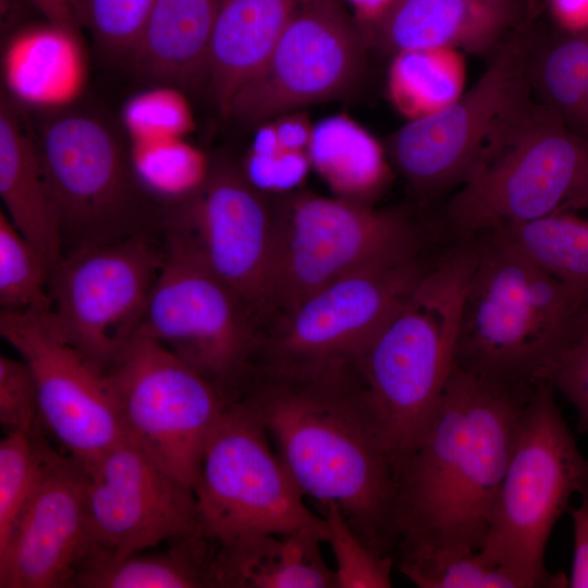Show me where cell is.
<instances>
[{
    "label": "cell",
    "mask_w": 588,
    "mask_h": 588,
    "mask_svg": "<svg viewBox=\"0 0 588 588\" xmlns=\"http://www.w3.org/2000/svg\"><path fill=\"white\" fill-rule=\"evenodd\" d=\"M264 426L305 497L336 504L377 554L395 559V474L353 362H252L229 397Z\"/></svg>",
    "instance_id": "cell-1"
},
{
    "label": "cell",
    "mask_w": 588,
    "mask_h": 588,
    "mask_svg": "<svg viewBox=\"0 0 588 588\" xmlns=\"http://www.w3.org/2000/svg\"><path fill=\"white\" fill-rule=\"evenodd\" d=\"M534 388L454 366L430 421L395 469V558L482 547Z\"/></svg>",
    "instance_id": "cell-2"
},
{
    "label": "cell",
    "mask_w": 588,
    "mask_h": 588,
    "mask_svg": "<svg viewBox=\"0 0 588 588\" xmlns=\"http://www.w3.org/2000/svg\"><path fill=\"white\" fill-rule=\"evenodd\" d=\"M478 255V240L461 238L431 261L408 299L353 360L394 473L426 429L454 369Z\"/></svg>",
    "instance_id": "cell-3"
},
{
    "label": "cell",
    "mask_w": 588,
    "mask_h": 588,
    "mask_svg": "<svg viewBox=\"0 0 588 588\" xmlns=\"http://www.w3.org/2000/svg\"><path fill=\"white\" fill-rule=\"evenodd\" d=\"M455 367L520 389L544 370L587 298L495 233L478 236Z\"/></svg>",
    "instance_id": "cell-4"
},
{
    "label": "cell",
    "mask_w": 588,
    "mask_h": 588,
    "mask_svg": "<svg viewBox=\"0 0 588 588\" xmlns=\"http://www.w3.org/2000/svg\"><path fill=\"white\" fill-rule=\"evenodd\" d=\"M460 186L445 205L460 238L558 211L588 213V138L530 100L497 128Z\"/></svg>",
    "instance_id": "cell-5"
},
{
    "label": "cell",
    "mask_w": 588,
    "mask_h": 588,
    "mask_svg": "<svg viewBox=\"0 0 588 588\" xmlns=\"http://www.w3.org/2000/svg\"><path fill=\"white\" fill-rule=\"evenodd\" d=\"M555 391L535 385L523 412L480 551L511 572L523 588L567 587L547 569L552 530L574 494L588 493V457L563 418Z\"/></svg>",
    "instance_id": "cell-6"
},
{
    "label": "cell",
    "mask_w": 588,
    "mask_h": 588,
    "mask_svg": "<svg viewBox=\"0 0 588 588\" xmlns=\"http://www.w3.org/2000/svg\"><path fill=\"white\" fill-rule=\"evenodd\" d=\"M278 196L275 245L260 329L345 275L422 255L421 230L400 210L302 189Z\"/></svg>",
    "instance_id": "cell-7"
},
{
    "label": "cell",
    "mask_w": 588,
    "mask_h": 588,
    "mask_svg": "<svg viewBox=\"0 0 588 588\" xmlns=\"http://www.w3.org/2000/svg\"><path fill=\"white\" fill-rule=\"evenodd\" d=\"M262 424L243 405H226L201 451L193 485L200 530L217 546L262 534L311 530L328 537L324 518L270 445Z\"/></svg>",
    "instance_id": "cell-8"
},
{
    "label": "cell",
    "mask_w": 588,
    "mask_h": 588,
    "mask_svg": "<svg viewBox=\"0 0 588 588\" xmlns=\"http://www.w3.org/2000/svg\"><path fill=\"white\" fill-rule=\"evenodd\" d=\"M167 233L162 267L138 330L197 369L228 400L255 354L257 323L186 231L173 223Z\"/></svg>",
    "instance_id": "cell-9"
},
{
    "label": "cell",
    "mask_w": 588,
    "mask_h": 588,
    "mask_svg": "<svg viewBox=\"0 0 588 588\" xmlns=\"http://www.w3.org/2000/svg\"><path fill=\"white\" fill-rule=\"evenodd\" d=\"M103 371L125 438L193 488L205 442L226 405L223 393L140 330Z\"/></svg>",
    "instance_id": "cell-10"
},
{
    "label": "cell",
    "mask_w": 588,
    "mask_h": 588,
    "mask_svg": "<svg viewBox=\"0 0 588 588\" xmlns=\"http://www.w3.org/2000/svg\"><path fill=\"white\" fill-rule=\"evenodd\" d=\"M36 140L63 254L149 232L130 155L103 121L61 112L42 125Z\"/></svg>",
    "instance_id": "cell-11"
},
{
    "label": "cell",
    "mask_w": 588,
    "mask_h": 588,
    "mask_svg": "<svg viewBox=\"0 0 588 588\" xmlns=\"http://www.w3.org/2000/svg\"><path fill=\"white\" fill-rule=\"evenodd\" d=\"M163 258L149 232L63 254L49 273L50 323L105 370L138 330Z\"/></svg>",
    "instance_id": "cell-12"
},
{
    "label": "cell",
    "mask_w": 588,
    "mask_h": 588,
    "mask_svg": "<svg viewBox=\"0 0 588 588\" xmlns=\"http://www.w3.org/2000/svg\"><path fill=\"white\" fill-rule=\"evenodd\" d=\"M530 53L520 38L506 41L469 91L390 137L391 159L416 193L439 194L469 176L497 128L531 100Z\"/></svg>",
    "instance_id": "cell-13"
},
{
    "label": "cell",
    "mask_w": 588,
    "mask_h": 588,
    "mask_svg": "<svg viewBox=\"0 0 588 588\" xmlns=\"http://www.w3.org/2000/svg\"><path fill=\"white\" fill-rule=\"evenodd\" d=\"M367 47L341 0H298L271 53L224 117L258 126L343 97L363 78Z\"/></svg>",
    "instance_id": "cell-14"
},
{
    "label": "cell",
    "mask_w": 588,
    "mask_h": 588,
    "mask_svg": "<svg viewBox=\"0 0 588 588\" xmlns=\"http://www.w3.org/2000/svg\"><path fill=\"white\" fill-rule=\"evenodd\" d=\"M429 265L421 255L351 273L313 292L260 331L252 362L354 360L408 299Z\"/></svg>",
    "instance_id": "cell-15"
},
{
    "label": "cell",
    "mask_w": 588,
    "mask_h": 588,
    "mask_svg": "<svg viewBox=\"0 0 588 588\" xmlns=\"http://www.w3.org/2000/svg\"><path fill=\"white\" fill-rule=\"evenodd\" d=\"M82 464L93 549L83 568L169 543L199 528L193 488L127 438Z\"/></svg>",
    "instance_id": "cell-16"
},
{
    "label": "cell",
    "mask_w": 588,
    "mask_h": 588,
    "mask_svg": "<svg viewBox=\"0 0 588 588\" xmlns=\"http://www.w3.org/2000/svg\"><path fill=\"white\" fill-rule=\"evenodd\" d=\"M1 336L28 366L42 427L87 463L125 438L105 371L52 327L46 311H0Z\"/></svg>",
    "instance_id": "cell-17"
},
{
    "label": "cell",
    "mask_w": 588,
    "mask_h": 588,
    "mask_svg": "<svg viewBox=\"0 0 588 588\" xmlns=\"http://www.w3.org/2000/svg\"><path fill=\"white\" fill-rule=\"evenodd\" d=\"M174 219L212 271L249 311L258 330L275 245L274 197L241 168L220 163Z\"/></svg>",
    "instance_id": "cell-18"
},
{
    "label": "cell",
    "mask_w": 588,
    "mask_h": 588,
    "mask_svg": "<svg viewBox=\"0 0 588 588\" xmlns=\"http://www.w3.org/2000/svg\"><path fill=\"white\" fill-rule=\"evenodd\" d=\"M85 468L56 451L0 547L1 588H68L91 556Z\"/></svg>",
    "instance_id": "cell-19"
},
{
    "label": "cell",
    "mask_w": 588,
    "mask_h": 588,
    "mask_svg": "<svg viewBox=\"0 0 588 588\" xmlns=\"http://www.w3.org/2000/svg\"><path fill=\"white\" fill-rule=\"evenodd\" d=\"M512 16L511 0H396L366 42L393 54L429 48L480 52L498 46Z\"/></svg>",
    "instance_id": "cell-20"
},
{
    "label": "cell",
    "mask_w": 588,
    "mask_h": 588,
    "mask_svg": "<svg viewBox=\"0 0 588 588\" xmlns=\"http://www.w3.org/2000/svg\"><path fill=\"white\" fill-rule=\"evenodd\" d=\"M11 99L37 109H62L83 91L87 66L78 30L46 21L12 34L2 54Z\"/></svg>",
    "instance_id": "cell-21"
},
{
    "label": "cell",
    "mask_w": 588,
    "mask_h": 588,
    "mask_svg": "<svg viewBox=\"0 0 588 588\" xmlns=\"http://www.w3.org/2000/svg\"><path fill=\"white\" fill-rule=\"evenodd\" d=\"M0 196L2 210L52 268L63 256L57 210L36 137L8 97L0 106Z\"/></svg>",
    "instance_id": "cell-22"
},
{
    "label": "cell",
    "mask_w": 588,
    "mask_h": 588,
    "mask_svg": "<svg viewBox=\"0 0 588 588\" xmlns=\"http://www.w3.org/2000/svg\"><path fill=\"white\" fill-rule=\"evenodd\" d=\"M220 0H156L131 54L135 68L167 85H207Z\"/></svg>",
    "instance_id": "cell-23"
},
{
    "label": "cell",
    "mask_w": 588,
    "mask_h": 588,
    "mask_svg": "<svg viewBox=\"0 0 588 588\" xmlns=\"http://www.w3.org/2000/svg\"><path fill=\"white\" fill-rule=\"evenodd\" d=\"M298 0H220L207 86L220 112L260 70Z\"/></svg>",
    "instance_id": "cell-24"
},
{
    "label": "cell",
    "mask_w": 588,
    "mask_h": 588,
    "mask_svg": "<svg viewBox=\"0 0 588 588\" xmlns=\"http://www.w3.org/2000/svg\"><path fill=\"white\" fill-rule=\"evenodd\" d=\"M311 530L262 532L217 546L219 588H336L334 569L326 563Z\"/></svg>",
    "instance_id": "cell-25"
},
{
    "label": "cell",
    "mask_w": 588,
    "mask_h": 588,
    "mask_svg": "<svg viewBox=\"0 0 588 588\" xmlns=\"http://www.w3.org/2000/svg\"><path fill=\"white\" fill-rule=\"evenodd\" d=\"M217 544L198 528L161 551H140L90 564L72 587L79 588H219Z\"/></svg>",
    "instance_id": "cell-26"
},
{
    "label": "cell",
    "mask_w": 588,
    "mask_h": 588,
    "mask_svg": "<svg viewBox=\"0 0 588 588\" xmlns=\"http://www.w3.org/2000/svg\"><path fill=\"white\" fill-rule=\"evenodd\" d=\"M307 154L311 167L341 198L369 204L390 179L380 143L346 114L314 125Z\"/></svg>",
    "instance_id": "cell-27"
},
{
    "label": "cell",
    "mask_w": 588,
    "mask_h": 588,
    "mask_svg": "<svg viewBox=\"0 0 588 588\" xmlns=\"http://www.w3.org/2000/svg\"><path fill=\"white\" fill-rule=\"evenodd\" d=\"M465 63L451 48L406 50L393 54L388 94L408 121L436 113L464 93Z\"/></svg>",
    "instance_id": "cell-28"
},
{
    "label": "cell",
    "mask_w": 588,
    "mask_h": 588,
    "mask_svg": "<svg viewBox=\"0 0 588 588\" xmlns=\"http://www.w3.org/2000/svg\"><path fill=\"white\" fill-rule=\"evenodd\" d=\"M492 233L588 297V216L558 211Z\"/></svg>",
    "instance_id": "cell-29"
},
{
    "label": "cell",
    "mask_w": 588,
    "mask_h": 588,
    "mask_svg": "<svg viewBox=\"0 0 588 588\" xmlns=\"http://www.w3.org/2000/svg\"><path fill=\"white\" fill-rule=\"evenodd\" d=\"M529 82L538 102L573 127L588 88V28L573 30L541 52L531 50Z\"/></svg>",
    "instance_id": "cell-30"
},
{
    "label": "cell",
    "mask_w": 588,
    "mask_h": 588,
    "mask_svg": "<svg viewBox=\"0 0 588 588\" xmlns=\"http://www.w3.org/2000/svg\"><path fill=\"white\" fill-rule=\"evenodd\" d=\"M130 162L142 189L169 201H185L205 184L211 166L185 138L131 144Z\"/></svg>",
    "instance_id": "cell-31"
},
{
    "label": "cell",
    "mask_w": 588,
    "mask_h": 588,
    "mask_svg": "<svg viewBox=\"0 0 588 588\" xmlns=\"http://www.w3.org/2000/svg\"><path fill=\"white\" fill-rule=\"evenodd\" d=\"M395 565L420 588H523L511 572L490 561L480 549L401 553Z\"/></svg>",
    "instance_id": "cell-32"
},
{
    "label": "cell",
    "mask_w": 588,
    "mask_h": 588,
    "mask_svg": "<svg viewBox=\"0 0 588 588\" xmlns=\"http://www.w3.org/2000/svg\"><path fill=\"white\" fill-rule=\"evenodd\" d=\"M50 266L0 211V306L2 311H46Z\"/></svg>",
    "instance_id": "cell-33"
},
{
    "label": "cell",
    "mask_w": 588,
    "mask_h": 588,
    "mask_svg": "<svg viewBox=\"0 0 588 588\" xmlns=\"http://www.w3.org/2000/svg\"><path fill=\"white\" fill-rule=\"evenodd\" d=\"M46 432H7L0 441V547L37 488L56 450Z\"/></svg>",
    "instance_id": "cell-34"
},
{
    "label": "cell",
    "mask_w": 588,
    "mask_h": 588,
    "mask_svg": "<svg viewBox=\"0 0 588 588\" xmlns=\"http://www.w3.org/2000/svg\"><path fill=\"white\" fill-rule=\"evenodd\" d=\"M335 560L336 588L392 587L395 559L372 551L354 531L336 504L318 505Z\"/></svg>",
    "instance_id": "cell-35"
},
{
    "label": "cell",
    "mask_w": 588,
    "mask_h": 588,
    "mask_svg": "<svg viewBox=\"0 0 588 588\" xmlns=\"http://www.w3.org/2000/svg\"><path fill=\"white\" fill-rule=\"evenodd\" d=\"M122 121L131 144L185 138L195 128L186 97L175 86L167 84L128 99Z\"/></svg>",
    "instance_id": "cell-36"
},
{
    "label": "cell",
    "mask_w": 588,
    "mask_h": 588,
    "mask_svg": "<svg viewBox=\"0 0 588 588\" xmlns=\"http://www.w3.org/2000/svg\"><path fill=\"white\" fill-rule=\"evenodd\" d=\"M543 382L575 409L577 430L588 431V297L583 302L551 357Z\"/></svg>",
    "instance_id": "cell-37"
},
{
    "label": "cell",
    "mask_w": 588,
    "mask_h": 588,
    "mask_svg": "<svg viewBox=\"0 0 588 588\" xmlns=\"http://www.w3.org/2000/svg\"><path fill=\"white\" fill-rule=\"evenodd\" d=\"M156 0H74L79 26L112 57L131 54Z\"/></svg>",
    "instance_id": "cell-38"
},
{
    "label": "cell",
    "mask_w": 588,
    "mask_h": 588,
    "mask_svg": "<svg viewBox=\"0 0 588 588\" xmlns=\"http://www.w3.org/2000/svg\"><path fill=\"white\" fill-rule=\"evenodd\" d=\"M0 424L4 432H46L34 377L20 358L0 356Z\"/></svg>",
    "instance_id": "cell-39"
},
{
    "label": "cell",
    "mask_w": 588,
    "mask_h": 588,
    "mask_svg": "<svg viewBox=\"0 0 588 588\" xmlns=\"http://www.w3.org/2000/svg\"><path fill=\"white\" fill-rule=\"evenodd\" d=\"M310 167L307 151L282 150L270 156L248 151L241 169L258 189L284 194L302 183Z\"/></svg>",
    "instance_id": "cell-40"
},
{
    "label": "cell",
    "mask_w": 588,
    "mask_h": 588,
    "mask_svg": "<svg viewBox=\"0 0 588 588\" xmlns=\"http://www.w3.org/2000/svg\"><path fill=\"white\" fill-rule=\"evenodd\" d=\"M568 513L573 523V560L567 587L588 588V493Z\"/></svg>",
    "instance_id": "cell-41"
},
{
    "label": "cell",
    "mask_w": 588,
    "mask_h": 588,
    "mask_svg": "<svg viewBox=\"0 0 588 588\" xmlns=\"http://www.w3.org/2000/svg\"><path fill=\"white\" fill-rule=\"evenodd\" d=\"M284 150L307 151L314 131L307 114L297 110L271 120Z\"/></svg>",
    "instance_id": "cell-42"
},
{
    "label": "cell",
    "mask_w": 588,
    "mask_h": 588,
    "mask_svg": "<svg viewBox=\"0 0 588 588\" xmlns=\"http://www.w3.org/2000/svg\"><path fill=\"white\" fill-rule=\"evenodd\" d=\"M352 11V17L364 40L396 0H341Z\"/></svg>",
    "instance_id": "cell-43"
},
{
    "label": "cell",
    "mask_w": 588,
    "mask_h": 588,
    "mask_svg": "<svg viewBox=\"0 0 588 588\" xmlns=\"http://www.w3.org/2000/svg\"><path fill=\"white\" fill-rule=\"evenodd\" d=\"M29 2L46 21L75 30L79 29L74 0H29Z\"/></svg>",
    "instance_id": "cell-44"
},
{
    "label": "cell",
    "mask_w": 588,
    "mask_h": 588,
    "mask_svg": "<svg viewBox=\"0 0 588 588\" xmlns=\"http://www.w3.org/2000/svg\"><path fill=\"white\" fill-rule=\"evenodd\" d=\"M558 20L567 28H588V0H551Z\"/></svg>",
    "instance_id": "cell-45"
},
{
    "label": "cell",
    "mask_w": 588,
    "mask_h": 588,
    "mask_svg": "<svg viewBox=\"0 0 588 588\" xmlns=\"http://www.w3.org/2000/svg\"><path fill=\"white\" fill-rule=\"evenodd\" d=\"M572 128L588 138V88Z\"/></svg>",
    "instance_id": "cell-46"
},
{
    "label": "cell",
    "mask_w": 588,
    "mask_h": 588,
    "mask_svg": "<svg viewBox=\"0 0 588 588\" xmlns=\"http://www.w3.org/2000/svg\"><path fill=\"white\" fill-rule=\"evenodd\" d=\"M503 1H510V0H503Z\"/></svg>",
    "instance_id": "cell-47"
}]
</instances>
